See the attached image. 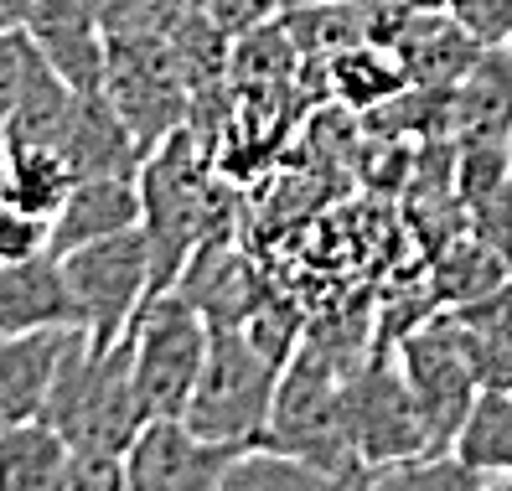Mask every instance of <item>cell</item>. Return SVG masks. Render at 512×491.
<instances>
[{"mask_svg": "<svg viewBox=\"0 0 512 491\" xmlns=\"http://www.w3.org/2000/svg\"><path fill=\"white\" fill-rule=\"evenodd\" d=\"M42 419L78 455H125L130 440L150 419L135 393V342L130 336L109 352H94L83 336L47 393Z\"/></svg>", "mask_w": 512, "mask_h": 491, "instance_id": "obj_1", "label": "cell"}, {"mask_svg": "<svg viewBox=\"0 0 512 491\" xmlns=\"http://www.w3.org/2000/svg\"><path fill=\"white\" fill-rule=\"evenodd\" d=\"M357 357L326 347H295L254 445L316 460V466H363L347 435V373L357 367Z\"/></svg>", "mask_w": 512, "mask_h": 491, "instance_id": "obj_2", "label": "cell"}, {"mask_svg": "<svg viewBox=\"0 0 512 491\" xmlns=\"http://www.w3.org/2000/svg\"><path fill=\"white\" fill-rule=\"evenodd\" d=\"M140 233L150 243V280L156 295L171 290L197 259L202 243H213V187L187 135H166L140 161Z\"/></svg>", "mask_w": 512, "mask_h": 491, "instance_id": "obj_3", "label": "cell"}, {"mask_svg": "<svg viewBox=\"0 0 512 491\" xmlns=\"http://www.w3.org/2000/svg\"><path fill=\"white\" fill-rule=\"evenodd\" d=\"M280 373H285V357L259 347L249 336V326H213L202 378H197V393H192L182 419L207 440L249 450L269 419Z\"/></svg>", "mask_w": 512, "mask_h": 491, "instance_id": "obj_4", "label": "cell"}, {"mask_svg": "<svg viewBox=\"0 0 512 491\" xmlns=\"http://www.w3.org/2000/svg\"><path fill=\"white\" fill-rule=\"evenodd\" d=\"M135 342V393L150 419H182L202 362H207V342H213V326L182 290H161L140 305V316L130 326Z\"/></svg>", "mask_w": 512, "mask_h": 491, "instance_id": "obj_5", "label": "cell"}, {"mask_svg": "<svg viewBox=\"0 0 512 491\" xmlns=\"http://www.w3.org/2000/svg\"><path fill=\"white\" fill-rule=\"evenodd\" d=\"M347 435L363 466H399L414 455H435V429L399 367L394 347H373L347 373Z\"/></svg>", "mask_w": 512, "mask_h": 491, "instance_id": "obj_6", "label": "cell"}, {"mask_svg": "<svg viewBox=\"0 0 512 491\" xmlns=\"http://www.w3.org/2000/svg\"><path fill=\"white\" fill-rule=\"evenodd\" d=\"M63 274H68V290H73V305H78V326H83L94 352H109V347L125 342L135 316H140V305L156 295V280H150V243H145L140 228L63 254Z\"/></svg>", "mask_w": 512, "mask_h": 491, "instance_id": "obj_7", "label": "cell"}, {"mask_svg": "<svg viewBox=\"0 0 512 491\" xmlns=\"http://www.w3.org/2000/svg\"><path fill=\"white\" fill-rule=\"evenodd\" d=\"M394 352H399V367H404V378L419 398V409H425V419L435 429V445L450 450V440H456V429L471 409V398L481 393L476 367L461 347V331H456V321H450V311L440 305L435 316H425L414 331H404L394 342Z\"/></svg>", "mask_w": 512, "mask_h": 491, "instance_id": "obj_8", "label": "cell"}, {"mask_svg": "<svg viewBox=\"0 0 512 491\" xmlns=\"http://www.w3.org/2000/svg\"><path fill=\"white\" fill-rule=\"evenodd\" d=\"M238 450L244 445L197 435L187 419H145V429L119 460H125L130 491H223Z\"/></svg>", "mask_w": 512, "mask_h": 491, "instance_id": "obj_9", "label": "cell"}, {"mask_svg": "<svg viewBox=\"0 0 512 491\" xmlns=\"http://www.w3.org/2000/svg\"><path fill=\"white\" fill-rule=\"evenodd\" d=\"M37 52L52 63V73L73 83L78 94H99L104 88V63H109V37L99 0H32L26 16Z\"/></svg>", "mask_w": 512, "mask_h": 491, "instance_id": "obj_10", "label": "cell"}, {"mask_svg": "<svg viewBox=\"0 0 512 491\" xmlns=\"http://www.w3.org/2000/svg\"><path fill=\"white\" fill-rule=\"evenodd\" d=\"M83 342L78 326H52V331H26V336H0V429L42 419L47 393L63 373V362Z\"/></svg>", "mask_w": 512, "mask_h": 491, "instance_id": "obj_11", "label": "cell"}, {"mask_svg": "<svg viewBox=\"0 0 512 491\" xmlns=\"http://www.w3.org/2000/svg\"><path fill=\"white\" fill-rule=\"evenodd\" d=\"M145 207H140V181L135 176H78L68 202L52 218V254L63 259L83 243H99L114 233L140 228Z\"/></svg>", "mask_w": 512, "mask_h": 491, "instance_id": "obj_12", "label": "cell"}, {"mask_svg": "<svg viewBox=\"0 0 512 491\" xmlns=\"http://www.w3.org/2000/svg\"><path fill=\"white\" fill-rule=\"evenodd\" d=\"M52 326H78L63 259L42 254V259L0 264V336H26V331H52Z\"/></svg>", "mask_w": 512, "mask_h": 491, "instance_id": "obj_13", "label": "cell"}, {"mask_svg": "<svg viewBox=\"0 0 512 491\" xmlns=\"http://www.w3.org/2000/svg\"><path fill=\"white\" fill-rule=\"evenodd\" d=\"M63 156L73 161L78 176H140L145 150L130 130V119L119 114V104L104 94H78L73 119L63 135Z\"/></svg>", "mask_w": 512, "mask_h": 491, "instance_id": "obj_14", "label": "cell"}, {"mask_svg": "<svg viewBox=\"0 0 512 491\" xmlns=\"http://www.w3.org/2000/svg\"><path fill=\"white\" fill-rule=\"evenodd\" d=\"M450 119L466 145H512V47H487L456 83Z\"/></svg>", "mask_w": 512, "mask_h": 491, "instance_id": "obj_15", "label": "cell"}, {"mask_svg": "<svg viewBox=\"0 0 512 491\" xmlns=\"http://www.w3.org/2000/svg\"><path fill=\"white\" fill-rule=\"evenodd\" d=\"M373 466H316L280 450H238L223 476V491H368Z\"/></svg>", "mask_w": 512, "mask_h": 491, "instance_id": "obj_16", "label": "cell"}, {"mask_svg": "<svg viewBox=\"0 0 512 491\" xmlns=\"http://www.w3.org/2000/svg\"><path fill=\"white\" fill-rule=\"evenodd\" d=\"M450 321L461 331V347L476 367V383L481 388H512V280L461 300V305H445Z\"/></svg>", "mask_w": 512, "mask_h": 491, "instance_id": "obj_17", "label": "cell"}, {"mask_svg": "<svg viewBox=\"0 0 512 491\" xmlns=\"http://www.w3.org/2000/svg\"><path fill=\"white\" fill-rule=\"evenodd\" d=\"M73 445L47 419L0 429V491H63Z\"/></svg>", "mask_w": 512, "mask_h": 491, "instance_id": "obj_18", "label": "cell"}, {"mask_svg": "<svg viewBox=\"0 0 512 491\" xmlns=\"http://www.w3.org/2000/svg\"><path fill=\"white\" fill-rule=\"evenodd\" d=\"M450 455L481 476H512V388H481L471 398Z\"/></svg>", "mask_w": 512, "mask_h": 491, "instance_id": "obj_19", "label": "cell"}, {"mask_svg": "<svg viewBox=\"0 0 512 491\" xmlns=\"http://www.w3.org/2000/svg\"><path fill=\"white\" fill-rule=\"evenodd\" d=\"M6 161V187H11V207L42 212V218H57V207L73 192V161L57 145H6L0 150Z\"/></svg>", "mask_w": 512, "mask_h": 491, "instance_id": "obj_20", "label": "cell"}, {"mask_svg": "<svg viewBox=\"0 0 512 491\" xmlns=\"http://www.w3.org/2000/svg\"><path fill=\"white\" fill-rule=\"evenodd\" d=\"M507 280H512L507 259L492 249L487 238H476V233L456 238V243H450V249L435 259V269H430V290H435L440 305L476 300V295H487V290H497V285H507Z\"/></svg>", "mask_w": 512, "mask_h": 491, "instance_id": "obj_21", "label": "cell"}, {"mask_svg": "<svg viewBox=\"0 0 512 491\" xmlns=\"http://www.w3.org/2000/svg\"><path fill=\"white\" fill-rule=\"evenodd\" d=\"M337 88H342L347 104L368 109V104L394 99L399 88H409V73L399 63V52H378V42L373 47H347V52H337Z\"/></svg>", "mask_w": 512, "mask_h": 491, "instance_id": "obj_22", "label": "cell"}, {"mask_svg": "<svg viewBox=\"0 0 512 491\" xmlns=\"http://www.w3.org/2000/svg\"><path fill=\"white\" fill-rule=\"evenodd\" d=\"M481 471H471L466 460H456L450 450L435 455H414L399 460V466H378L368 491H481Z\"/></svg>", "mask_w": 512, "mask_h": 491, "instance_id": "obj_23", "label": "cell"}, {"mask_svg": "<svg viewBox=\"0 0 512 491\" xmlns=\"http://www.w3.org/2000/svg\"><path fill=\"white\" fill-rule=\"evenodd\" d=\"M440 11L456 21L481 52L512 47V0H440Z\"/></svg>", "mask_w": 512, "mask_h": 491, "instance_id": "obj_24", "label": "cell"}, {"mask_svg": "<svg viewBox=\"0 0 512 491\" xmlns=\"http://www.w3.org/2000/svg\"><path fill=\"white\" fill-rule=\"evenodd\" d=\"M37 63H42V52H37L26 26L21 32H0V135H6V119H11V109L21 99V88L32 83Z\"/></svg>", "mask_w": 512, "mask_h": 491, "instance_id": "obj_25", "label": "cell"}, {"mask_svg": "<svg viewBox=\"0 0 512 491\" xmlns=\"http://www.w3.org/2000/svg\"><path fill=\"white\" fill-rule=\"evenodd\" d=\"M52 254V218L26 207H0V264L42 259Z\"/></svg>", "mask_w": 512, "mask_h": 491, "instance_id": "obj_26", "label": "cell"}, {"mask_svg": "<svg viewBox=\"0 0 512 491\" xmlns=\"http://www.w3.org/2000/svg\"><path fill=\"white\" fill-rule=\"evenodd\" d=\"M63 491H130L125 460H119V455H78V450H73L68 476H63Z\"/></svg>", "mask_w": 512, "mask_h": 491, "instance_id": "obj_27", "label": "cell"}, {"mask_svg": "<svg viewBox=\"0 0 512 491\" xmlns=\"http://www.w3.org/2000/svg\"><path fill=\"white\" fill-rule=\"evenodd\" d=\"M269 11H280V0H207V16L218 32H249Z\"/></svg>", "mask_w": 512, "mask_h": 491, "instance_id": "obj_28", "label": "cell"}, {"mask_svg": "<svg viewBox=\"0 0 512 491\" xmlns=\"http://www.w3.org/2000/svg\"><path fill=\"white\" fill-rule=\"evenodd\" d=\"M32 16V0H0V32H21Z\"/></svg>", "mask_w": 512, "mask_h": 491, "instance_id": "obj_29", "label": "cell"}, {"mask_svg": "<svg viewBox=\"0 0 512 491\" xmlns=\"http://www.w3.org/2000/svg\"><path fill=\"white\" fill-rule=\"evenodd\" d=\"M316 6H342V0H280V11H316Z\"/></svg>", "mask_w": 512, "mask_h": 491, "instance_id": "obj_30", "label": "cell"}, {"mask_svg": "<svg viewBox=\"0 0 512 491\" xmlns=\"http://www.w3.org/2000/svg\"><path fill=\"white\" fill-rule=\"evenodd\" d=\"M481 491H512V476H487V481H481Z\"/></svg>", "mask_w": 512, "mask_h": 491, "instance_id": "obj_31", "label": "cell"}, {"mask_svg": "<svg viewBox=\"0 0 512 491\" xmlns=\"http://www.w3.org/2000/svg\"><path fill=\"white\" fill-rule=\"evenodd\" d=\"M0 207H11V187H6V161H0Z\"/></svg>", "mask_w": 512, "mask_h": 491, "instance_id": "obj_32", "label": "cell"}, {"mask_svg": "<svg viewBox=\"0 0 512 491\" xmlns=\"http://www.w3.org/2000/svg\"><path fill=\"white\" fill-rule=\"evenodd\" d=\"M0 145H6V135H0Z\"/></svg>", "mask_w": 512, "mask_h": 491, "instance_id": "obj_33", "label": "cell"}]
</instances>
